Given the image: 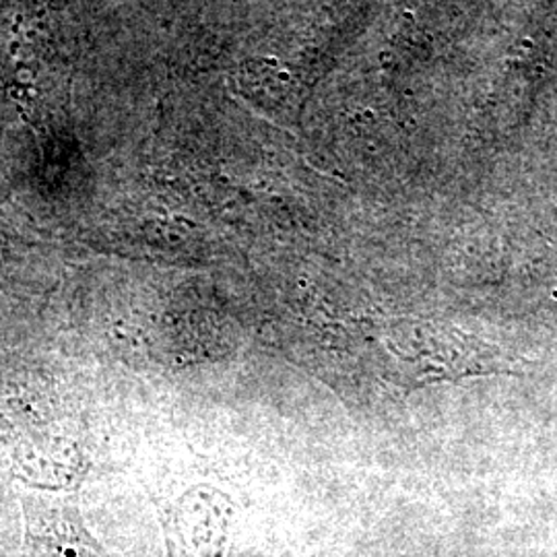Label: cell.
<instances>
[{"mask_svg":"<svg viewBox=\"0 0 557 557\" xmlns=\"http://www.w3.org/2000/svg\"><path fill=\"white\" fill-rule=\"evenodd\" d=\"M326 337V347L407 393L434 382L499 372L494 347L438 322L354 320L333 324Z\"/></svg>","mask_w":557,"mask_h":557,"instance_id":"cell-1","label":"cell"},{"mask_svg":"<svg viewBox=\"0 0 557 557\" xmlns=\"http://www.w3.org/2000/svg\"><path fill=\"white\" fill-rule=\"evenodd\" d=\"M232 504L215 492H197L174 508L168 539L172 557H225Z\"/></svg>","mask_w":557,"mask_h":557,"instance_id":"cell-3","label":"cell"},{"mask_svg":"<svg viewBox=\"0 0 557 557\" xmlns=\"http://www.w3.org/2000/svg\"><path fill=\"white\" fill-rule=\"evenodd\" d=\"M23 557H114L71 498L23 496Z\"/></svg>","mask_w":557,"mask_h":557,"instance_id":"cell-2","label":"cell"}]
</instances>
